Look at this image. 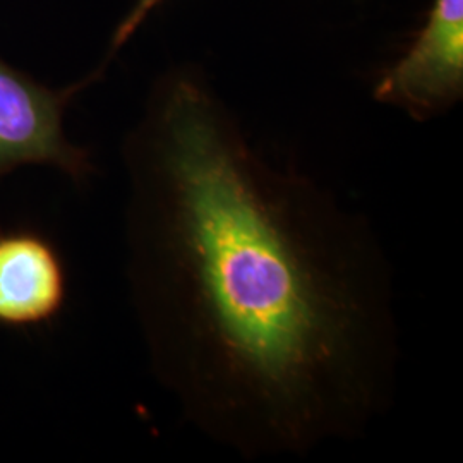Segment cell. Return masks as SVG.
Listing matches in <instances>:
<instances>
[{
    "label": "cell",
    "instance_id": "277c9868",
    "mask_svg": "<svg viewBox=\"0 0 463 463\" xmlns=\"http://www.w3.org/2000/svg\"><path fill=\"white\" fill-rule=\"evenodd\" d=\"M69 281L64 258L42 232L0 231V328L38 330L66 307Z\"/></svg>",
    "mask_w": 463,
    "mask_h": 463
},
{
    "label": "cell",
    "instance_id": "7a4b0ae2",
    "mask_svg": "<svg viewBox=\"0 0 463 463\" xmlns=\"http://www.w3.org/2000/svg\"><path fill=\"white\" fill-rule=\"evenodd\" d=\"M103 67L66 88L38 83L0 57V177L26 165L61 170L72 183L95 174L88 149L69 141L64 114L72 99L99 80Z\"/></svg>",
    "mask_w": 463,
    "mask_h": 463
},
{
    "label": "cell",
    "instance_id": "3957f363",
    "mask_svg": "<svg viewBox=\"0 0 463 463\" xmlns=\"http://www.w3.org/2000/svg\"><path fill=\"white\" fill-rule=\"evenodd\" d=\"M374 99L417 122L449 112L463 97V0H434L414 43L374 84Z\"/></svg>",
    "mask_w": 463,
    "mask_h": 463
},
{
    "label": "cell",
    "instance_id": "5b68a950",
    "mask_svg": "<svg viewBox=\"0 0 463 463\" xmlns=\"http://www.w3.org/2000/svg\"><path fill=\"white\" fill-rule=\"evenodd\" d=\"M165 0H134L133 7L128 11V14L122 17L116 28V33L112 36L110 43V55H114L117 50L122 49L133 34L143 26V23L148 19L149 14L158 9Z\"/></svg>",
    "mask_w": 463,
    "mask_h": 463
},
{
    "label": "cell",
    "instance_id": "6da1fadb",
    "mask_svg": "<svg viewBox=\"0 0 463 463\" xmlns=\"http://www.w3.org/2000/svg\"><path fill=\"white\" fill-rule=\"evenodd\" d=\"M126 166L134 307L184 419L248 460L371 430L400 345L364 216L269 164L198 69L156 81Z\"/></svg>",
    "mask_w": 463,
    "mask_h": 463
}]
</instances>
